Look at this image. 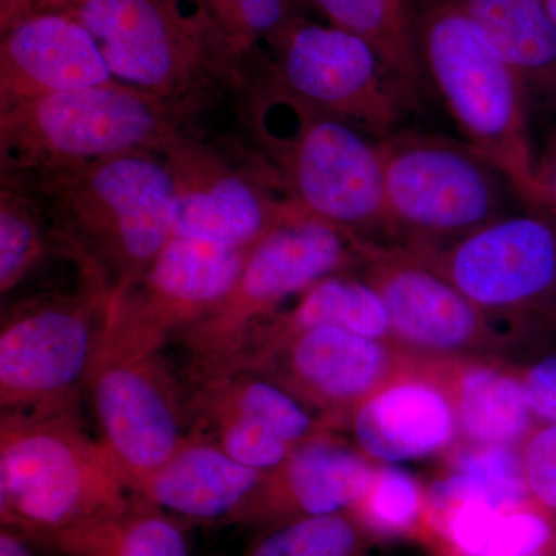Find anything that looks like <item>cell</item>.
Segmentation results:
<instances>
[{
	"instance_id": "cell-37",
	"label": "cell",
	"mask_w": 556,
	"mask_h": 556,
	"mask_svg": "<svg viewBox=\"0 0 556 556\" xmlns=\"http://www.w3.org/2000/svg\"><path fill=\"white\" fill-rule=\"evenodd\" d=\"M544 2H546L547 9L556 22V0H544Z\"/></svg>"
},
{
	"instance_id": "cell-3",
	"label": "cell",
	"mask_w": 556,
	"mask_h": 556,
	"mask_svg": "<svg viewBox=\"0 0 556 556\" xmlns=\"http://www.w3.org/2000/svg\"><path fill=\"white\" fill-rule=\"evenodd\" d=\"M427 89L438 94L470 148L503 172L535 208L536 153L517 76L455 0H408Z\"/></svg>"
},
{
	"instance_id": "cell-29",
	"label": "cell",
	"mask_w": 556,
	"mask_h": 556,
	"mask_svg": "<svg viewBox=\"0 0 556 556\" xmlns=\"http://www.w3.org/2000/svg\"><path fill=\"white\" fill-rule=\"evenodd\" d=\"M375 544L353 511H336L260 529L241 556H371Z\"/></svg>"
},
{
	"instance_id": "cell-10",
	"label": "cell",
	"mask_w": 556,
	"mask_h": 556,
	"mask_svg": "<svg viewBox=\"0 0 556 556\" xmlns=\"http://www.w3.org/2000/svg\"><path fill=\"white\" fill-rule=\"evenodd\" d=\"M354 274L378 292L394 345L413 357H507L521 336L497 327L455 287L397 244L356 239Z\"/></svg>"
},
{
	"instance_id": "cell-34",
	"label": "cell",
	"mask_w": 556,
	"mask_h": 556,
	"mask_svg": "<svg viewBox=\"0 0 556 556\" xmlns=\"http://www.w3.org/2000/svg\"><path fill=\"white\" fill-rule=\"evenodd\" d=\"M535 179L538 203L535 211L543 212L556 225V119L536 153Z\"/></svg>"
},
{
	"instance_id": "cell-30",
	"label": "cell",
	"mask_w": 556,
	"mask_h": 556,
	"mask_svg": "<svg viewBox=\"0 0 556 556\" xmlns=\"http://www.w3.org/2000/svg\"><path fill=\"white\" fill-rule=\"evenodd\" d=\"M351 511L376 543L405 538L422 541L427 485L404 468L378 464L367 492Z\"/></svg>"
},
{
	"instance_id": "cell-16",
	"label": "cell",
	"mask_w": 556,
	"mask_h": 556,
	"mask_svg": "<svg viewBox=\"0 0 556 556\" xmlns=\"http://www.w3.org/2000/svg\"><path fill=\"white\" fill-rule=\"evenodd\" d=\"M76 21L97 40L116 79L156 97L206 108L218 91L240 93L247 86L182 50L153 0H80Z\"/></svg>"
},
{
	"instance_id": "cell-6",
	"label": "cell",
	"mask_w": 556,
	"mask_h": 556,
	"mask_svg": "<svg viewBox=\"0 0 556 556\" xmlns=\"http://www.w3.org/2000/svg\"><path fill=\"white\" fill-rule=\"evenodd\" d=\"M379 150L383 225L378 241L407 251L444 247L511 214L510 195L518 199L506 175L463 139L397 130L380 139Z\"/></svg>"
},
{
	"instance_id": "cell-28",
	"label": "cell",
	"mask_w": 556,
	"mask_h": 556,
	"mask_svg": "<svg viewBox=\"0 0 556 556\" xmlns=\"http://www.w3.org/2000/svg\"><path fill=\"white\" fill-rule=\"evenodd\" d=\"M50 254L65 255L39 201L16 178L0 174V294L20 288Z\"/></svg>"
},
{
	"instance_id": "cell-2",
	"label": "cell",
	"mask_w": 556,
	"mask_h": 556,
	"mask_svg": "<svg viewBox=\"0 0 556 556\" xmlns=\"http://www.w3.org/2000/svg\"><path fill=\"white\" fill-rule=\"evenodd\" d=\"M247 146L294 217L358 239L380 240L382 160L378 139L328 115L273 80L243 91Z\"/></svg>"
},
{
	"instance_id": "cell-14",
	"label": "cell",
	"mask_w": 556,
	"mask_h": 556,
	"mask_svg": "<svg viewBox=\"0 0 556 556\" xmlns=\"http://www.w3.org/2000/svg\"><path fill=\"white\" fill-rule=\"evenodd\" d=\"M86 393L108 450L130 493L163 466L190 430L185 387L160 354L98 353Z\"/></svg>"
},
{
	"instance_id": "cell-27",
	"label": "cell",
	"mask_w": 556,
	"mask_h": 556,
	"mask_svg": "<svg viewBox=\"0 0 556 556\" xmlns=\"http://www.w3.org/2000/svg\"><path fill=\"white\" fill-rule=\"evenodd\" d=\"M334 27L358 36L382 58L419 104L427 90L408 0H314Z\"/></svg>"
},
{
	"instance_id": "cell-9",
	"label": "cell",
	"mask_w": 556,
	"mask_h": 556,
	"mask_svg": "<svg viewBox=\"0 0 556 556\" xmlns=\"http://www.w3.org/2000/svg\"><path fill=\"white\" fill-rule=\"evenodd\" d=\"M356 265V237L313 219H288L252 249L228 295L181 332L182 342L195 365L222 364L281 303Z\"/></svg>"
},
{
	"instance_id": "cell-1",
	"label": "cell",
	"mask_w": 556,
	"mask_h": 556,
	"mask_svg": "<svg viewBox=\"0 0 556 556\" xmlns=\"http://www.w3.org/2000/svg\"><path fill=\"white\" fill-rule=\"evenodd\" d=\"M2 174L39 201L79 276L100 278L115 294L134 287L174 237L177 181L159 153Z\"/></svg>"
},
{
	"instance_id": "cell-19",
	"label": "cell",
	"mask_w": 556,
	"mask_h": 556,
	"mask_svg": "<svg viewBox=\"0 0 556 556\" xmlns=\"http://www.w3.org/2000/svg\"><path fill=\"white\" fill-rule=\"evenodd\" d=\"M118 80L97 40L76 20L42 14L7 36L0 70V109L49 94Z\"/></svg>"
},
{
	"instance_id": "cell-13",
	"label": "cell",
	"mask_w": 556,
	"mask_h": 556,
	"mask_svg": "<svg viewBox=\"0 0 556 556\" xmlns=\"http://www.w3.org/2000/svg\"><path fill=\"white\" fill-rule=\"evenodd\" d=\"M252 249L172 237L134 287L116 292L100 353L150 356L217 308L236 285Z\"/></svg>"
},
{
	"instance_id": "cell-24",
	"label": "cell",
	"mask_w": 556,
	"mask_h": 556,
	"mask_svg": "<svg viewBox=\"0 0 556 556\" xmlns=\"http://www.w3.org/2000/svg\"><path fill=\"white\" fill-rule=\"evenodd\" d=\"M320 327L342 328L394 345L390 316L378 292L357 274L343 273L317 281L298 295L291 308L266 318L252 329L240 350Z\"/></svg>"
},
{
	"instance_id": "cell-31",
	"label": "cell",
	"mask_w": 556,
	"mask_h": 556,
	"mask_svg": "<svg viewBox=\"0 0 556 556\" xmlns=\"http://www.w3.org/2000/svg\"><path fill=\"white\" fill-rule=\"evenodd\" d=\"M485 556H556V518L535 503L504 511Z\"/></svg>"
},
{
	"instance_id": "cell-18",
	"label": "cell",
	"mask_w": 556,
	"mask_h": 556,
	"mask_svg": "<svg viewBox=\"0 0 556 556\" xmlns=\"http://www.w3.org/2000/svg\"><path fill=\"white\" fill-rule=\"evenodd\" d=\"M346 431L362 455L390 466L444 456L459 444L447 391L413 356L358 405Z\"/></svg>"
},
{
	"instance_id": "cell-4",
	"label": "cell",
	"mask_w": 556,
	"mask_h": 556,
	"mask_svg": "<svg viewBox=\"0 0 556 556\" xmlns=\"http://www.w3.org/2000/svg\"><path fill=\"white\" fill-rule=\"evenodd\" d=\"M204 108L113 80L0 109V170L47 169L152 152L166 156L199 135Z\"/></svg>"
},
{
	"instance_id": "cell-17",
	"label": "cell",
	"mask_w": 556,
	"mask_h": 556,
	"mask_svg": "<svg viewBox=\"0 0 556 556\" xmlns=\"http://www.w3.org/2000/svg\"><path fill=\"white\" fill-rule=\"evenodd\" d=\"M376 467L339 431H324L266 471L228 522L260 530L291 519L351 511L367 492Z\"/></svg>"
},
{
	"instance_id": "cell-11",
	"label": "cell",
	"mask_w": 556,
	"mask_h": 556,
	"mask_svg": "<svg viewBox=\"0 0 556 556\" xmlns=\"http://www.w3.org/2000/svg\"><path fill=\"white\" fill-rule=\"evenodd\" d=\"M396 345L346 329L320 327L240 350L217 367L254 372L287 390L334 431L358 405L408 364Z\"/></svg>"
},
{
	"instance_id": "cell-20",
	"label": "cell",
	"mask_w": 556,
	"mask_h": 556,
	"mask_svg": "<svg viewBox=\"0 0 556 556\" xmlns=\"http://www.w3.org/2000/svg\"><path fill=\"white\" fill-rule=\"evenodd\" d=\"M415 358L447 391L463 444L522 445L538 426L517 362L496 356Z\"/></svg>"
},
{
	"instance_id": "cell-5",
	"label": "cell",
	"mask_w": 556,
	"mask_h": 556,
	"mask_svg": "<svg viewBox=\"0 0 556 556\" xmlns=\"http://www.w3.org/2000/svg\"><path fill=\"white\" fill-rule=\"evenodd\" d=\"M131 493L79 412L0 416V518L28 543L126 507Z\"/></svg>"
},
{
	"instance_id": "cell-12",
	"label": "cell",
	"mask_w": 556,
	"mask_h": 556,
	"mask_svg": "<svg viewBox=\"0 0 556 556\" xmlns=\"http://www.w3.org/2000/svg\"><path fill=\"white\" fill-rule=\"evenodd\" d=\"M269 79L378 141L417 105L368 42L334 25L289 28Z\"/></svg>"
},
{
	"instance_id": "cell-32",
	"label": "cell",
	"mask_w": 556,
	"mask_h": 556,
	"mask_svg": "<svg viewBox=\"0 0 556 556\" xmlns=\"http://www.w3.org/2000/svg\"><path fill=\"white\" fill-rule=\"evenodd\" d=\"M533 503L556 518V422L538 424L521 445Z\"/></svg>"
},
{
	"instance_id": "cell-25",
	"label": "cell",
	"mask_w": 556,
	"mask_h": 556,
	"mask_svg": "<svg viewBox=\"0 0 556 556\" xmlns=\"http://www.w3.org/2000/svg\"><path fill=\"white\" fill-rule=\"evenodd\" d=\"M35 543L64 556H192L172 515L134 493L126 507Z\"/></svg>"
},
{
	"instance_id": "cell-33",
	"label": "cell",
	"mask_w": 556,
	"mask_h": 556,
	"mask_svg": "<svg viewBox=\"0 0 556 556\" xmlns=\"http://www.w3.org/2000/svg\"><path fill=\"white\" fill-rule=\"evenodd\" d=\"M530 413L538 424L556 422V350L518 364Z\"/></svg>"
},
{
	"instance_id": "cell-7",
	"label": "cell",
	"mask_w": 556,
	"mask_h": 556,
	"mask_svg": "<svg viewBox=\"0 0 556 556\" xmlns=\"http://www.w3.org/2000/svg\"><path fill=\"white\" fill-rule=\"evenodd\" d=\"M115 292L80 276L68 294L17 303L0 328V409L17 415L79 412Z\"/></svg>"
},
{
	"instance_id": "cell-22",
	"label": "cell",
	"mask_w": 556,
	"mask_h": 556,
	"mask_svg": "<svg viewBox=\"0 0 556 556\" xmlns=\"http://www.w3.org/2000/svg\"><path fill=\"white\" fill-rule=\"evenodd\" d=\"M185 390L190 431L197 433L247 424L300 445L331 430L287 390L254 372L195 365Z\"/></svg>"
},
{
	"instance_id": "cell-21",
	"label": "cell",
	"mask_w": 556,
	"mask_h": 556,
	"mask_svg": "<svg viewBox=\"0 0 556 556\" xmlns=\"http://www.w3.org/2000/svg\"><path fill=\"white\" fill-rule=\"evenodd\" d=\"M211 439L190 431L174 455L131 493L195 522H228L263 479Z\"/></svg>"
},
{
	"instance_id": "cell-8",
	"label": "cell",
	"mask_w": 556,
	"mask_h": 556,
	"mask_svg": "<svg viewBox=\"0 0 556 556\" xmlns=\"http://www.w3.org/2000/svg\"><path fill=\"white\" fill-rule=\"evenodd\" d=\"M408 252L522 338L556 336V225L543 212H511L444 247Z\"/></svg>"
},
{
	"instance_id": "cell-36",
	"label": "cell",
	"mask_w": 556,
	"mask_h": 556,
	"mask_svg": "<svg viewBox=\"0 0 556 556\" xmlns=\"http://www.w3.org/2000/svg\"><path fill=\"white\" fill-rule=\"evenodd\" d=\"M28 541L20 533L2 527L0 532V556H31L27 546Z\"/></svg>"
},
{
	"instance_id": "cell-23",
	"label": "cell",
	"mask_w": 556,
	"mask_h": 556,
	"mask_svg": "<svg viewBox=\"0 0 556 556\" xmlns=\"http://www.w3.org/2000/svg\"><path fill=\"white\" fill-rule=\"evenodd\" d=\"M517 76L530 119H556V22L544 0H455Z\"/></svg>"
},
{
	"instance_id": "cell-35",
	"label": "cell",
	"mask_w": 556,
	"mask_h": 556,
	"mask_svg": "<svg viewBox=\"0 0 556 556\" xmlns=\"http://www.w3.org/2000/svg\"><path fill=\"white\" fill-rule=\"evenodd\" d=\"M244 27L252 33L276 31L288 20L289 0H233Z\"/></svg>"
},
{
	"instance_id": "cell-26",
	"label": "cell",
	"mask_w": 556,
	"mask_h": 556,
	"mask_svg": "<svg viewBox=\"0 0 556 556\" xmlns=\"http://www.w3.org/2000/svg\"><path fill=\"white\" fill-rule=\"evenodd\" d=\"M441 473L427 485V507L482 501L507 511L533 504L521 445L459 444L444 455Z\"/></svg>"
},
{
	"instance_id": "cell-15",
	"label": "cell",
	"mask_w": 556,
	"mask_h": 556,
	"mask_svg": "<svg viewBox=\"0 0 556 556\" xmlns=\"http://www.w3.org/2000/svg\"><path fill=\"white\" fill-rule=\"evenodd\" d=\"M164 159L177 181L174 237L232 249H254L289 212L247 146L211 144L203 135L179 142Z\"/></svg>"
}]
</instances>
